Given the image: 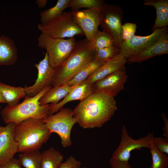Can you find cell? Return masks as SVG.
Segmentation results:
<instances>
[{
	"label": "cell",
	"mask_w": 168,
	"mask_h": 168,
	"mask_svg": "<svg viewBox=\"0 0 168 168\" xmlns=\"http://www.w3.org/2000/svg\"><path fill=\"white\" fill-rule=\"evenodd\" d=\"M126 63L127 59L119 54L100 66L86 81L92 84L117 71L125 69V65Z\"/></svg>",
	"instance_id": "17"
},
{
	"label": "cell",
	"mask_w": 168,
	"mask_h": 168,
	"mask_svg": "<svg viewBox=\"0 0 168 168\" xmlns=\"http://www.w3.org/2000/svg\"><path fill=\"white\" fill-rule=\"evenodd\" d=\"M117 110L114 97L94 92L80 101L73 113L77 123L81 127L91 128L102 126Z\"/></svg>",
	"instance_id": "1"
},
{
	"label": "cell",
	"mask_w": 168,
	"mask_h": 168,
	"mask_svg": "<svg viewBox=\"0 0 168 168\" xmlns=\"http://www.w3.org/2000/svg\"><path fill=\"white\" fill-rule=\"evenodd\" d=\"M168 32V27L166 26L157 29L148 35H135L130 40L124 42L120 48L119 54L127 60L152 44Z\"/></svg>",
	"instance_id": "10"
},
{
	"label": "cell",
	"mask_w": 168,
	"mask_h": 168,
	"mask_svg": "<svg viewBox=\"0 0 168 168\" xmlns=\"http://www.w3.org/2000/svg\"><path fill=\"white\" fill-rule=\"evenodd\" d=\"M110 164L111 168H132L128 162L116 161L111 158Z\"/></svg>",
	"instance_id": "33"
},
{
	"label": "cell",
	"mask_w": 168,
	"mask_h": 168,
	"mask_svg": "<svg viewBox=\"0 0 168 168\" xmlns=\"http://www.w3.org/2000/svg\"><path fill=\"white\" fill-rule=\"evenodd\" d=\"M63 159V155L51 147L42 153L41 168H58Z\"/></svg>",
	"instance_id": "22"
},
{
	"label": "cell",
	"mask_w": 168,
	"mask_h": 168,
	"mask_svg": "<svg viewBox=\"0 0 168 168\" xmlns=\"http://www.w3.org/2000/svg\"><path fill=\"white\" fill-rule=\"evenodd\" d=\"M0 103H6L5 101L0 92Z\"/></svg>",
	"instance_id": "37"
},
{
	"label": "cell",
	"mask_w": 168,
	"mask_h": 168,
	"mask_svg": "<svg viewBox=\"0 0 168 168\" xmlns=\"http://www.w3.org/2000/svg\"><path fill=\"white\" fill-rule=\"evenodd\" d=\"M93 93L92 84L86 80L75 85L66 96L57 104L49 105L48 115L58 112L67 103L77 100L82 101Z\"/></svg>",
	"instance_id": "15"
},
{
	"label": "cell",
	"mask_w": 168,
	"mask_h": 168,
	"mask_svg": "<svg viewBox=\"0 0 168 168\" xmlns=\"http://www.w3.org/2000/svg\"><path fill=\"white\" fill-rule=\"evenodd\" d=\"M47 0H37L36 3L39 8H42L44 7L47 4Z\"/></svg>",
	"instance_id": "36"
},
{
	"label": "cell",
	"mask_w": 168,
	"mask_h": 168,
	"mask_svg": "<svg viewBox=\"0 0 168 168\" xmlns=\"http://www.w3.org/2000/svg\"><path fill=\"white\" fill-rule=\"evenodd\" d=\"M119 53L120 49L116 45L97 49L95 51V59L105 62L116 57Z\"/></svg>",
	"instance_id": "29"
},
{
	"label": "cell",
	"mask_w": 168,
	"mask_h": 168,
	"mask_svg": "<svg viewBox=\"0 0 168 168\" xmlns=\"http://www.w3.org/2000/svg\"><path fill=\"white\" fill-rule=\"evenodd\" d=\"M39 149L19 155L18 161L25 168H41L42 153Z\"/></svg>",
	"instance_id": "24"
},
{
	"label": "cell",
	"mask_w": 168,
	"mask_h": 168,
	"mask_svg": "<svg viewBox=\"0 0 168 168\" xmlns=\"http://www.w3.org/2000/svg\"><path fill=\"white\" fill-rule=\"evenodd\" d=\"M150 149L152 163L150 168H167L168 166V156L159 151L154 143Z\"/></svg>",
	"instance_id": "27"
},
{
	"label": "cell",
	"mask_w": 168,
	"mask_h": 168,
	"mask_svg": "<svg viewBox=\"0 0 168 168\" xmlns=\"http://www.w3.org/2000/svg\"><path fill=\"white\" fill-rule=\"evenodd\" d=\"M154 135L149 133L145 136L134 139L128 135L125 125L122 126L119 146L113 152L111 158L117 161L128 162L131 152L143 147L149 149L153 144Z\"/></svg>",
	"instance_id": "9"
},
{
	"label": "cell",
	"mask_w": 168,
	"mask_h": 168,
	"mask_svg": "<svg viewBox=\"0 0 168 168\" xmlns=\"http://www.w3.org/2000/svg\"><path fill=\"white\" fill-rule=\"evenodd\" d=\"M0 168H21V166L18 159L13 158Z\"/></svg>",
	"instance_id": "34"
},
{
	"label": "cell",
	"mask_w": 168,
	"mask_h": 168,
	"mask_svg": "<svg viewBox=\"0 0 168 168\" xmlns=\"http://www.w3.org/2000/svg\"><path fill=\"white\" fill-rule=\"evenodd\" d=\"M37 41L38 47L46 50L49 62L54 68L69 56L77 41L74 37L68 39L55 38L41 33Z\"/></svg>",
	"instance_id": "5"
},
{
	"label": "cell",
	"mask_w": 168,
	"mask_h": 168,
	"mask_svg": "<svg viewBox=\"0 0 168 168\" xmlns=\"http://www.w3.org/2000/svg\"><path fill=\"white\" fill-rule=\"evenodd\" d=\"M13 134L18 144V152L24 153L39 149L51 133L43 119H30L15 125Z\"/></svg>",
	"instance_id": "3"
},
{
	"label": "cell",
	"mask_w": 168,
	"mask_h": 168,
	"mask_svg": "<svg viewBox=\"0 0 168 168\" xmlns=\"http://www.w3.org/2000/svg\"><path fill=\"white\" fill-rule=\"evenodd\" d=\"M104 3V1L102 0H70L68 7L71 8V12L77 11L83 8L100 9Z\"/></svg>",
	"instance_id": "26"
},
{
	"label": "cell",
	"mask_w": 168,
	"mask_h": 168,
	"mask_svg": "<svg viewBox=\"0 0 168 168\" xmlns=\"http://www.w3.org/2000/svg\"><path fill=\"white\" fill-rule=\"evenodd\" d=\"M34 66L38 70L37 79L33 85L24 88L26 95L30 96H36L46 86H51L55 72L49 62L46 52L44 58Z\"/></svg>",
	"instance_id": "13"
},
{
	"label": "cell",
	"mask_w": 168,
	"mask_h": 168,
	"mask_svg": "<svg viewBox=\"0 0 168 168\" xmlns=\"http://www.w3.org/2000/svg\"><path fill=\"white\" fill-rule=\"evenodd\" d=\"M95 50L105 47L116 46L110 35L104 31L98 30L91 45Z\"/></svg>",
	"instance_id": "28"
},
{
	"label": "cell",
	"mask_w": 168,
	"mask_h": 168,
	"mask_svg": "<svg viewBox=\"0 0 168 168\" xmlns=\"http://www.w3.org/2000/svg\"><path fill=\"white\" fill-rule=\"evenodd\" d=\"M52 86L45 87L34 96L26 95L21 103L14 105H7L0 112L1 117L6 124L13 123L15 125L30 119H43L48 115L49 104L40 105L39 100Z\"/></svg>",
	"instance_id": "4"
},
{
	"label": "cell",
	"mask_w": 168,
	"mask_h": 168,
	"mask_svg": "<svg viewBox=\"0 0 168 168\" xmlns=\"http://www.w3.org/2000/svg\"><path fill=\"white\" fill-rule=\"evenodd\" d=\"M4 127L0 126V131H1L3 128Z\"/></svg>",
	"instance_id": "38"
},
{
	"label": "cell",
	"mask_w": 168,
	"mask_h": 168,
	"mask_svg": "<svg viewBox=\"0 0 168 168\" xmlns=\"http://www.w3.org/2000/svg\"><path fill=\"white\" fill-rule=\"evenodd\" d=\"M38 28L41 33L55 38H70L76 35H84L71 12H63L60 15L46 24L39 23Z\"/></svg>",
	"instance_id": "6"
},
{
	"label": "cell",
	"mask_w": 168,
	"mask_h": 168,
	"mask_svg": "<svg viewBox=\"0 0 168 168\" xmlns=\"http://www.w3.org/2000/svg\"><path fill=\"white\" fill-rule=\"evenodd\" d=\"M18 57V51L14 41L9 37L0 36V66L14 64Z\"/></svg>",
	"instance_id": "18"
},
{
	"label": "cell",
	"mask_w": 168,
	"mask_h": 168,
	"mask_svg": "<svg viewBox=\"0 0 168 168\" xmlns=\"http://www.w3.org/2000/svg\"><path fill=\"white\" fill-rule=\"evenodd\" d=\"M100 10L94 8L71 12L75 21L91 45L100 26Z\"/></svg>",
	"instance_id": "11"
},
{
	"label": "cell",
	"mask_w": 168,
	"mask_h": 168,
	"mask_svg": "<svg viewBox=\"0 0 168 168\" xmlns=\"http://www.w3.org/2000/svg\"><path fill=\"white\" fill-rule=\"evenodd\" d=\"M0 107H1V106H0Z\"/></svg>",
	"instance_id": "40"
},
{
	"label": "cell",
	"mask_w": 168,
	"mask_h": 168,
	"mask_svg": "<svg viewBox=\"0 0 168 168\" xmlns=\"http://www.w3.org/2000/svg\"><path fill=\"white\" fill-rule=\"evenodd\" d=\"M122 37L124 41H127L135 35L137 26L135 23L127 22L122 25Z\"/></svg>",
	"instance_id": "30"
},
{
	"label": "cell",
	"mask_w": 168,
	"mask_h": 168,
	"mask_svg": "<svg viewBox=\"0 0 168 168\" xmlns=\"http://www.w3.org/2000/svg\"><path fill=\"white\" fill-rule=\"evenodd\" d=\"M74 86H71L64 84L52 87L40 97L39 100L40 105L58 103L66 96Z\"/></svg>",
	"instance_id": "20"
},
{
	"label": "cell",
	"mask_w": 168,
	"mask_h": 168,
	"mask_svg": "<svg viewBox=\"0 0 168 168\" xmlns=\"http://www.w3.org/2000/svg\"><path fill=\"white\" fill-rule=\"evenodd\" d=\"M168 53V32L152 44L128 59L127 62L129 63H141L155 56Z\"/></svg>",
	"instance_id": "16"
},
{
	"label": "cell",
	"mask_w": 168,
	"mask_h": 168,
	"mask_svg": "<svg viewBox=\"0 0 168 168\" xmlns=\"http://www.w3.org/2000/svg\"><path fill=\"white\" fill-rule=\"evenodd\" d=\"M43 120L51 133H55L59 136L63 147H68L72 145L71 131L77 123L73 110L69 108H63L56 114L48 115Z\"/></svg>",
	"instance_id": "7"
},
{
	"label": "cell",
	"mask_w": 168,
	"mask_h": 168,
	"mask_svg": "<svg viewBox=\"0 0 168 168\" xmlns=\"http://www.w3.org/2000/svg\"><path fill=\"white\" fill-rule=\"evenodd\" d=\"M81 162L74 157L71 156L64 162H62L58 168H81Z\"/></svg>",
	"instance_id": "32"
},
{
	"label": "cell",
	"mask_w": 168,
	"mask_h": 168,
	"mask_svg": "<svg viewBox=\"0 0 168 168\" xmlns=\"http://www.w3.org/2000/svg\"><path fill=\"white\" fill-rule=\"evenodd\" d=\"M128 77L125 69L117 71L92 84L93 93L114 97L124 89Z\"/></svg>",
	"instance_id": "12"
},
{
	"label": "cell",
	"mask_w": 168,
	"mask_h": 168,
	"mask_svg": "<svg viewBox=\"0 0 168 168\" xmlns=\"http://www.w3.org/2000/svg\"><path fill=\"white\" fill-rule=\"evenodd\" d=\"M70 0H58L55 5L40 12V23L46 24L60 15L66 8L68 7Z\"/></svg>",
	"instance_id": "23"
},
{
	"label": "cell",
	"mask_w": 168,
	"mask_h": 168,
	"mask_svg": "<svg viewBox=\"0 0 168 168\" xmlns=\"http://www.w3.org/2000/svg\"><path fill=\"white\" fill-rule=\"evenodd\" d=\"M81 168H88L86 167H82Z\"/></svg>",
	"instance_id": "39"
},
{
	"label": "cell",
	"mask_w": 168,
	"mask_h": 168,
	"mask_svg": "<svg viewBox=\"0 0 168 168\" xmlns=\"http://www.w3.org/2000/svg\"><path fill=\"white\" fill-rule=\"evenodd\" d=\"M0 92L8 105H16L26 96L24 88L15 87L0 82Z\"/></svg>",
	"instance_id": "21"
},
{
	"label": "cell",
	"mask_w": 168,
	"mask_h": 168,
	"mask_svg": "<svg viewBox=\"0 0 168 168\" xmlns=\"http://www.w3.org/2000/svg\"><path fill=\"white\" fill-rule=\"evenodd\" d=\"M123 13L121 7L111 4L105 3L100 10V26L119 49L124 42L122 37Z\"/></svg>",
	"instance_id": "8"
},
{
	"label": "cell",
	"mask_w": 168,
	"mask_h": 168,
	"mask_svg": "<svg viewBox=\"0 0 168 168\" xmlns=\"http://www.w3.org/2000/svg\"><path fill=\"white\" fill-rule=\"evenodd\" d=\"M162 118L164 122V126L162 128L163 135L165 138L168 140V120L164 113L162 114Z\"/></svg>",
	"instance_id": "35"
},
{
	"label": "cell",
	"mask_w": 168,
	"mask_h": 168,
	"mask_svg": "<svg viewBox=\"0 0 168 168\" xmlns=\"http://www.w3.org/2000/svg\"><path fill=\"white\" fill-rule=\"evenodd\" d=\"M95 51L86 38L77 41L69 56L55 68L51 86L66 84L70 81L82 69L94 59Z\"/></svg>",
	"instance_id": "2"
},
{
	"label": "cell",
	"mask_w": 168,
	"mask_h": 168,
	"mask_svg": "<svg viewBox=\"0 0 168 168\" xmlns=\"http://www.w3.org/2000/svg\"><path fill=\"white\" fill-rule=\"evenodd\" d=\"M105 62L98 61L94 58L82 69L70 81L66 84L72 86L85 81L96 69Z\"/></svg>",
	"instance_id": "25"
},
{
	"label": "cell",
	"mask_w": 168,
	"mask_h": 168,
	"mask_svg": "<svg viewBox=\"0 0 168 168\" xmlns=\"http://www.w3.org/2000/svg\"><path fill=\"white\" fill-rule=\"evenodd\" d=\"M15 124L9 123L0 131V167L13 159L18 151V146L13 134Z\"/></svg>",
	"instance_id": "14"
},
{
	"label": "cell",
	"mask_w": 168,
	"mask_h": 168,
	"mask_svg": "<svg viewBox=\"0 0 168 168\" xmlns=\"http://www.w3.org/2000/svg\"><path fill=\"white\" fill-rule=\"evenodd\" d=\"M144 4L154 7L156 16L154 24L152 28L155 30L167 26L168 25V0H144Z\"/></svg>",
	"instance_id": "19"
},
{
	"label": "cell",
	"mask_w": 168,
	"mask_h": 168,
	"mask_svg": "<svg viewBox=\"0 0 168 168\" xmlns=\"http://www.w3.org/2000/svg\"><path fill=\"white\" fill-rule=\"evenodd\" d=\"M153 143L161 152L167 155L168 154V140L162 137H154Z\"/></svg>",
	"instance_id": "31"
}]
</instances>
